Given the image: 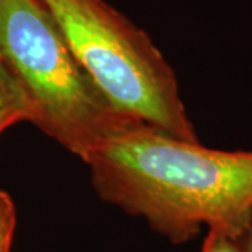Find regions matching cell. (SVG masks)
I'll use <instances>...</instances> for the list:
<instances>
[{
    "instance_id": "obj_7",
    "label": "cell",
    "mask_w": 252,
    "mask_h": 252,
    "mask_svg": "<svg viewBox=\"0 0 252 252\" xmlns=\"http://www.w3.org/2000/svg\"><path fill=\"white\" fill-rule=\"evenodd\" d=\"M241 252H252V221L248 228L244 231V234L237 240Z\"/></svg>"
},
{
    "instance_id": "obj_5",
    "label": "cell",
    "mask_w": 252,
    "mask_h": 252,
    "mask_svg": "<svg viewBox=\"0 0 252 252\" xmlns=\"http://www.w3.org/2000/svg\"><path fill=\"white\" fill-rule=\"evenodd\" d=\"M16 224L17 213L14 202L7 192L0 189V252H10Z\"/></svg>"
},
{
    "instance_id": "obj_6",
    "label": "cell",
    "mask_w": 252,
    "mask_h": 252,
    "mask_svg": "<svg viewBox=\"0 0 252 252\" xmlns=\"http://www.w3.org/2000/svg\"><path fill=\"white\" fill-rule=\"evenodd\" d=\"M202 252H241L237 240L215 228H209Z\"/></svg>"
},
{
    "instance_id": "obj_2",
    "label": "cell",
    "mask_w": 252,
    "mask_h": 252,
    "mask_svg": "<svg viewBox=\"0 0 252 252\" xmlns=\"http://www.w3.org/2000/svg\"><path fill=\"white\" fill-rule=\"evenodd\" d=\"M0 58L27 97L30 124L83 161L139 122L102 94L42 0H0Z\"/></svg>"
},
{
    "instance_id": "obj_4",
    "label": "cell",
    "mask_w": 252,
    "mask_h": 252,
    "mask_svg": "<svg viewBox=\"0 0 252 252\" xmlns=\"http://www.w3.org/2000/svg\"><path fill=\"white\" fill-rule=\"evenodd\" d=\"M28 99L7 64L0 58V135L14 124L30 122Z\"/></svg>"
},
{
    "instance_id": "obj_3",
    "label": "cell",
    "mask_w": 252,
    "mask_h": 252,
    "mask_svg": "<svg viewBox=\"0 0 252 252\" xmlns=\"http://www.w3.org/2000/svg\"><path fill=\"white\" fill-rule=\"evenodd\" d=\"M102 94L122 114L199 142L171 64L143 30L105 0H42Z\"/></svg>"
},
{
    "instance_id": "obj_1",
    "label": "cell",
    "mask_w": 252,
    "mask_h": 252,
    "mask_svg": "<svg viewBox=\"0 0 252 252\" xmlns=\"http://www.w3.org/2000/svg\"><path fill=\"white\" fill-rule=\"evenodd\" d=\"M84 162L99 198L174 244L203 225L238 240L251 224L252 150H215L137 122Z\"/></svg>"
}]
</instances>
